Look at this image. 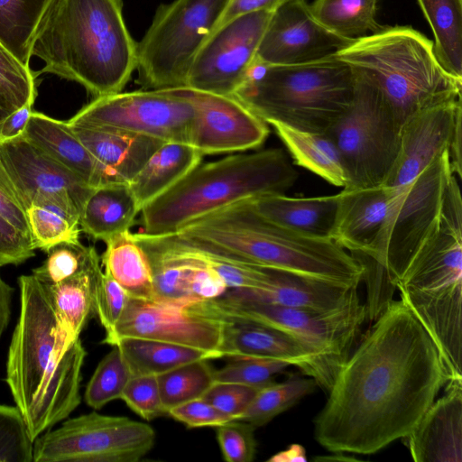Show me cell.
<instances>
[{"label":"cell","mask_w":462,"mask_h":462,"mask_svg":"<svg viewBox=\"0 0 462 462\" xmlns=\"http://www.w3.org/2000/svg\"><path fill=\"white\" fill-rule=\"evenodd\" d=\"M333 56L377 88L402 125L422 109L461 98L462 79L443 68L433 42L411 26H384Z\"/></svg>","instance_id":"obj_6"},{"label":"cell","mask_w":462,"mask_h":462,"mask_svg":"<svg viewBox=\"0 0 462 462\" xmlns=\"http://www.w3.org/2000/svg\"><path fill=\"white\" fill-rule=\"evenodd\" d=\"M180 88L195 106L189 143L203 155L258 148L268 137L267 123L235 97Z\"/></svg>","instance_id":"obj_17"},{"label":"cell","mask_w":462,"mask_h":462,"mask_svg":"<svg viewBox=\"0 0 462 462\" xmlns=\"http://www.w3.org/2000/svg\"><path fill=\"white\" fill-rule=\"evenodd\" d=\"M55 0H0V44L30 67L38 27Z\"/></svg>","instance_id":"obj_36"},{"label":"cell","mask_w":462,"mask_h":462,"mask_svg":"<svg viewBox=\"0 0 462 462\" xmlns=\"http://www.w3.org/2000/svg\"><path fill=\"white\" fill-rule=\"evenodd\" d=\"M452 175L446 150L411 183L398 188L374 257L386 268L393 283L439 230Z\"/></svg>","instance_id":"obj_12"},{"label":"cell","mask_w":462,"mask_h":462,"mask_svg":"<svg viewBox=\"0 0 462 462\" xmlns=\"http://www.w3.org/2000/svg\"><path fill=\"white\" fill-rule=\"evenodd\" d=\"M356 73L329 56L294 65L255 66L233 97L267 124L326 134L346 112Z\"/></svg>","instance_id":"obj_7"},{"label":"cell","mask_w":462,"mask_h":462,"mask_svg":"<svg viewBox=\"0 0 462 462\" xmlns=\"http://www.w3.org/2000/svg\"><path fill=\"white\" fill-rule=\"evenodd\" d=\"M194 116L193 102L178 88L119 92L95 97L68 123L118 128L162 142L189 143Z\"/></svg>","instance_id":"obj_14"},{"label":"cell","mask_w":462,"mask_h":462,"mask_svg":"<svg viewBox=\"0 0 462 462\" xmlns=\"http://www.w3.org/2000/svg\"><path fill=\"white\" fill-rule=\"evenodd\" d=\"M335 453H336V455H332V456L316 457H314V460H317V461L318 460H321V461H325V460H328V461L356 460L354 457H346L341 452H335Z\"/></svg>","instance_id":"obj_58"},{"label":"cell","mask_w":462,"mask_h":462,"mask_svg":"<svg viewBox=\"0 0 462 462\" xmlns=\"http://www.w3.org/2000/svg\"><path fill=\"white\" fill-rule=\"evenodd\" d=\"M273 13L245 14L213 32L197 52L185 88L233 96L255 67L257 50Z\"/></svg>","instance_id":"obj_15"},{"label":"cell","mask_w":462,"mask_h":462,"mask_svg":"<svg viewBox=\"0 0 462 462\" xmlns=\"http://www.w3.org/2000/svg\"><path fill=\"white\" fill-rule=\"evenodd\" d=\"M198 312L226 321L254 322L283 331L316 356L328 393L352 353L366 321L365 305L357 300L330 311H313L226 297L191 304Z\"/></svg>","instance_id":"obj_9"},{"label":"cell","mask_w":462,"mask_h":462,"mask_svg":"<svg viewBox=\"0 0 462 462\" xmlns=\"http://www.w3.org/2000/svg\"><path fill=\"white\" fill-rule=\"evenodd\" d=\"M0 97L13 111L37 97L36 78L0 44Z\"/></svg>","instance_id":"obj_42"},{"label":"cell","mask_w":462,"mask_h":462,"mask_svg":"<svg viewBox=\"0 0 462 462\" xmlns=\"http://www.w3.org/2000/svg\"><path fill=\"white\" fill-rule=\"evenodd\" d=\"M226 320L194 310L190 305L130 298L114 330L103 343L113 346L138 337L211 352L222 357Z\"/></svg>","instance_id":"obj_16"},{"label":"cell","mask_w":462,"mask_h":462,"mask_svg":"<svg viewBox=\"0 0 462 462\" xmlns=\"http://www.w3.org/2000/svg\"><path fill=\"white\" fill-rule=\"evenodd\" d=\"M20 312L6 363V383L34 441L80 403L87 352L78 338L61 359L55 348L56 318L32 274L18 278Z\"/></svg>","instance_id":"obj_3"},{"label":"cell","mask_w":462,"mask_h":462,"mask_svg":"<svg viewBox=\"0 0 462 462\" xmlns=\"http://www.w3.org/2000/svg\"><path fill=\"white\" fill-rule=\"evenodd\" d=\"M101 270L100 256L96 251L88 263L72 276L51 285L40 283L55 314L54 337L59 359L79 338L94 312L95 284Z\"/></svg>","instance_id":"obj_26"},{"label":"cell","mask_w":462,"mask_h":462,"mask_svg":"<svg viewBox=\"0 0 462 462\" xmlns=\"http://www.w3.org/2000/svg\"><path fill=\"white\" fill-rule=\"evenodd\" d=\"M13 112L7 103L0 97V124Z\"/></svg>","instance_id":"obj_59"},{"label":"cell","mask_w":462,"mask_h":462,"mask_svg":"<svg viewBox=\"0 0 462 462\" xmlns=\"http://www.w3.org/2000/svg\"><path fill=\"white\" fill-rule=\"evenodd\" d=\"M259 389L235 383L215 382L201 398L233 420H238Z\"/></svg>","instance_id":"obj_49"},{"label":"cell","mask_w":462,"mask_h":462,"mask_svg":"<svg viewBox=\"0 0 462 462\" xmlns=\"http://www.w3.org/2000/svg\"><path fill=\"white\" fill-rule=\"evenodd\" d=\"M70 126L94 157L125 183H129L152 153L165 143L118 128Z\"/></svg>","instance_id":"obj_28"},{"label":"cell","mask_w":462,"mask_h":462,"mask_svg":"<svg viewBox=\"0 0 462 462\" xmlns=\"http://www.w3.org/2000/svg\"><path fill=\"white\" fill-rule=\"evenodd\" d=\"M172 235L266 269L348 285L363 282L362 263L336 242L272 223L245 200L192 221Z\"/></svg>","instance_id":"obj_4"},{"label":"cell","mask_w":462,"mask_h":462,"mask_svg":"<svg viewBox=\"0 0 462 462\" xmlns=\"http://www.w3.org/2000/svg\"><path fill=\"white\" fill-rule=\"evenodd\" d=\"M203 156L189 143H163L128 183L140 210L199 165Z\"/></svg>","instance_id":"obj_30"},{"label":"cell","mask_w":462,"mask_h":462,"mask_svg":"<svg viewBox=\"0 0 462 462\" xmlns=\"http://www.w3.org/2000/svg\"><path fill=\"white\" fill-rule=\"evenodd\" d=\"M106 244L100 256L104 272L131 298L153 300L154 283L149 258L131 231L117 235Z\"/></svg>","instance_id":"obj_31"},{"label":"cell","mask_w":462,"mask_h":462,"mask_svg":"<svg viewBox=\"0 0 462 462\" xmlns=\"http://www.w3.org/2000/svg\"><path fill=\"white\" fill-rule=\"evenodd\" d=\"M23 135L93 189L121 182L88 150L68 121L32 111Z\"/></svg>","instance_id":"obj_25"},{"label":"cell","mask_w":462,"mask_h":462,"mask_svg":"<svg viewBox=\"0 0 462 462\" xmlns=\"http://www.w3.org/2000/svg\"><path fill=\"white\" fill-rule=\"evenodd\" d=\"M227 0H174L161 5L137 43V81L147 89L186 86L191 63Z\"/></svg>","instance_id":"obj_11"},{"label":"cell","mask_w":462,"mask_h":462,"mask_svg":"<svg viewBox=\"0 0 462 462\" xmlns=\"http://www.w3.org/2000/svg\"><path fill=\"white\" fill-rule=\"evenodd\" d=\"M355 40L334 34L312 15L305 0L273 11L257 50L255 66L294 65L332 56Z\"/></svg>","instance_id":"obj_18"},{"label":"cell","mask_w":462,"mask_h":462,"mask_svg":"<svg viewBox=\"0 0 462 462\" xmlns=\"http://www.w3.org/2000/svg\"><path fill=\"white\" fill-rule=\"evenodd\" d=\"M0 216L7 222L30 236V228L14 185L0 157ZM32 239V238H31Z\"/></svg>","instance_id":"obj_52"},{"label":"cell","mask_w":462,"mask_h":462,"mask_svg":"<svg viewBox=\"0 0 462 462\" xmlns=\"http://www.w3.org/2000/svg\"><path fill=\"white\" fill-rule=\"evenodd\" d=\"M147 423L92 411L67 420L33 441L34 462H137L155 444Z\"/></svg>","instance_id":"obj_13"},{"label":"cell","mask_w":462,"mask_h":462,"mask_svg":"<svg viewBox=\"0 0 462 462\" xmlns=\"http://www.w3.org/2000/svg\"><path fill=\"white\" fill-rule=\"evenodd\" d=\"M316 386V382L310 377L294 376L281 383L272 382L258 390L238 420L254 428L263 426L311 393Z\"/></svg>","instance_id":"obj_38"},{"label":"cell","mask_w":462,"mask_h":462,"mask_svg":"<svg viewBox=\"0 0 462 462\" xmlns=\"http://www.w3.org/2000/svg\"><path fill=\"white\" fill-rule=\"evenodd\" d=\"M97 365L85 391L86 403L99 410L116 399H120L123 390L132 377L131 372L115 345Z\"/></svg>","instance_id":"obj_40"},{"label":"cell","mask_w":462,"mask_h":462,"mask_svg":"<svg viewBox=\"0 0 462 462\" xmlns=\"http://www.w3.org/2000/svg\"><path fill=\"white\" fill-rule=\"evenodd\" d=\"M140 211L128 183L104 185L94 189L86 200L79 216L80 229L106 243L130 231Z\"/></svg>","instance_id":"obj_29"},{"label":"cell","mask_w":462,"mask_h":462,"mask_svg":"<svg viewBox=\"0 0 462 462\" xmlns=\"http://www.w3.org/2000/svg\"><path fill=\"white\" fill-rule=\"evenodd\" d=\"M364 266L363 281L366 284V318L374 322L393 300L396 290L386 268L373 257L364 254H351Z\"/></svg>","instance_id":"obj_45"},{"label":"cell","mask_w":462,"mask_h":462,"mask_svg":"<svg viewBox=\"0 0 462 462\" xmlns=\"http://www.w3.org/2000/svg\"><path fill=\"white\" fill-rule=\"evenodd\" d=\"M168 415L188 428L218 427L233 419L202 398L171 409Z\"/></svg>","instance_id":"obj_50"},{"label":"cell","mask_w":462,"mask_h":462,"mask_svg":"<svg viewBox=\"0 0 462 462\" xmlns=\"http://www.w3.org/2000/svg\"><path fill=\"white\" fill-rule=\"evenodd\" d=\"M96 251L80 242L58 244L46 252V259L32 274L43 286L57 283L79 272Z\"/></svg>","instance_id":"obj_41"},{"label":"cell","mask_w":462,"mask_h":462,"mask_svg":"<svg viewBox=\"0 0 462 462\" xmlns=\"http://www.w3.org/2000/svg\"><path fill=\"white\" fill-rule=\"evenodd\" d=\"M434 36L443 68L462 79V0H417Z\"/></svg>","instance_id":"obj_35"},{"label":"cell","mask_w":462,"mask_h":462,"mask_svg":"<svg viewBox=\"0 0 462 462\" xmlns=\"http://www.w3.org/2000/svg\"><path fill=\"white\" fill-rule=\"evenodd\" d=\"M217 439L227 462H251L256 452L255 428L248 422L233 420L217 427Z\"/></svg>","instance_id":"obj_48"},{"label":"cell","mask_w":462,"mask_h":462,"mask_svg":"<svg viewBox=\"0 0 462 462\" xmlns=\"http://www.w3.org/2000/svg\"><path fill=\"white\" fill-rule=\"evenodd\" d=\"M356 73L353 99L326 134L339 152L344 189L374 188L383 185L394 164L402 124L377 88Z\"/></svg>","instance_id":"obj_10"},{"label":"cell","mask_w":462,"mask_h":462,"mask_svg":"<svg viewBox=\"0 0 462 462\" xmlns=\"http://www.w3.org/2000/svg\"><path fill=\"white\" fill-rule=\"evenodd\" d=\"M12 293V287L3 280L0 274V338L10 320Z\"/></svg>","instance_id":"obj_56"},{"label":"cell","mask_w":462,"mask_h":462,"mask_svg":"<svg viewBox=\"0 0 462 462\" xmlns=\"http://www.w3.org/2000/svg\"><path fill=\"white\" fill-rule=\"evenodd\" d=\"M35 100H31L22 107L11 113L0 124V142H5L21 136L32 113Z\"/></svg>","instance_id":"obj_54"},{"label":"cell","mask_w":462,"mask_h":462,"mask_svg":"<svg viewBox=\"0 0 462 462\" xmlns=\"http://www.w3.org/2000/svg\"><path fill=\"white\" fill-rule=\"evenodd\" d=\"M378 0H314L313 17L334 34L356 40L384 26L376 21Z\"/></svg>","instance_id":"obj_37"},{"label":"cell","mask_w":462,"mask_h":462,"mask_svg":"<svg viewBox=\"0 0 462 462\" xmlns=\"http://www.w3.org/2000/svg\"><path fill=\"white\" fill-rule=\"evenodd\" d=\"M34 250L31 237L0 216V266L20 264L32 257Z\"/></svg>","instance_id":"obj_51"},{"label":"cell","mask_w":462,"mask_h":462,"mask_svg":"<svg viewBox=\"0 0 462 462\" xmlns=\"http://www.w3.org/2000/svg\"><path fill=\"white\" fill-rule=\"evenodd\" d=\"M398 188L343 189L332 240L350 254L374 257L380 233Z\"/></svg>","instance_id":"obj_22"},{"label":"cell","mask_w":462,"mask_h":462,"mask_svg":"<svg viewBox=\"0 0 462 462\" xmlns=\"http://www.w3.org/2000/svg\"><path fill=\"white\" fill-rule=\"evenodd\" d=\"M215 370L208 359L196 360L157 375L165 411L201 398L215 383Z\"/></svg>","instance_id":"obj_39"},{"label":"cell","mask_w":462,"mask_h":462,"mask_svg":"<svg viewBox=\"0 0 462 462\" xmlns=\"http://www.w3.org/2000/svg\"><path fill=\"white\" fill-rule=\"evenodd\" d=\"M115 345L119 348L132 376L159 375L196 360L219 358L211 352L145 338L125 337Z\"/></svg>","instance_id":"obj_34"},{"label":"cell","mask_w":462,"mask_h":462,"mask_svg":"<svg viewBox=\"0 0 462 462\" xmlns=\"http://www.w3.org/2000/svg\"><path fill=\"white\" fill-rule=\"evenodd\" d=\"M269 462H306V450L300 444H291L287 448L273 455Z\"/></svg>","instance_id":"obj_57"},{"label":"cell","mask_w":462,"mask_h":462,"mask_svg":"<svg viewBox=\"0 0 462 462\" xmlns=\"http://www.w3.org/2000/svg\"><path fill=\"white\" fill-rule=\"evenodd\" d=\"M403 439L415 462L462 461V380L449 381Z\"/></svg>","instance_id":"obj_21"},{"label":"cell","mask_w":462,"mask_h":462,"mask_svg":"<svg viewBox=\"0 0 462 462\" xmlns=\"http://www.w3.org/2000/svg\"><path fill=\"white\" fill-rule=\"evenodd\" d=\"M257 215L300 235L332 240L338 194L292 198L269 193L245 200Z\"/></svg>","instance_id":"obj_27"},{"label":"cell","mask_w":462,"mask_h":462,"mask_svg":"<svg viewBox=\"0 0 462 462\" xmlns=\"http://www.w3.org/2000/svg\"><path fill=\"white\" fill-rule=\"evenodd\" d=\"M0 157L24 210L42 199L60 196L80 213L94 189L23 134L0 142Z\"/></svg>","instance_id":"obj_19"},{"label":"cell","mask_w":462,"mask_h":462,"mask_svg":"<svg viewBox=\"0 0 462 462\" xmlns=\"http://www.w3.org/2000/svg\"><path fill=\"white\" fill-rule=\"evenodd\" d=\"M271 125L288 149L295 163L337 187L346 185L339 152L326 134L300 131L281 123Z\"/></svg>","instance_id":"obj_32"},{"label":"cell","mask_w":462,"mask_h":462,"mask_svg":"<svg viewBox=\"0 0 462 462\" xmlns=\"http://www.w3.org/2000/svg\"><path fill=\"white\" fill-rule=\"evenodd\" d=\"M462 109L457 113L454 131L448 145L449 163L452 173L457 178L462 175L461 135H462Z\"/></svg>","instance_id":"obj_55"},{"label":"cell","mask_w":462,"mask_h":462,"mask_svg":"<svg viewBox=\"0 0 462 462\" xmlns=\"http://www.w3.org/2000/svg\"><path fill=\"white\" fill-rule=\"evenodd\" d=\"M288 1L290 0H227L211 33L237 16L257 11L273 12Z\"/></svg>","instance_id":"obj_53"},{"label":"cell","mask_w":462,"mask_h":462,"mask_svg":"<svg viewBox=\"0 0 462 462\" xmlns=\"http://www.w3.org/2000/svg\"><path fill=\"white\" fill-rule=\"evenodd\" d=\"M129 294L107 273L101 270L96 280L94 312L109 335L121 319L130 300Z\"/></svg>","instance_id":"obj_46"},{"label":"cell","mask_w":462,"mask_h":462,"mask_svg":"<svg viewBox=\"0 0 462 462\" xmlns=\"http://www.w3.org/2000/svg\"><path fill=\"white\" fill-rule=\"evenodd\" d=\"M448 382L430 335L393 300L337 374L313 420L315 439L333 453H376L407 436Z\"/></svg>","instance_id":"obj_1"},{"label":"cell","mask_w":462,"mask_h":462,"mask_svg":"<svg viewBox=\"0 0 462 462\" xmlns=\"http://www.w3.org/2000/svg\"><path fill=\"white\" fill-rule=\"evenodd\" d=\"M290 366L288 363L273 359L237 358L219 370L214 379L218 383H235L262 388L273 377Z\"/></svg>","instance_id":"obj_44"},{"label":"cell","mask_w":462,"mask_h":462,"mask_svg":"<svg viewBox=\"0 0 462 462\" xmlns=\"http://www.w3.org/2000/svg\"><path fill=\"white\" fill-rule=\"evenodd\" d=\"M25 214L35 249L46 253L60 243L80 242V213L71 199L60 196L47 197L33 203Z\"/></svg>","instance_id":"obj_33"},{"label":"cell","mask_w":462,"mask_h":462,"mask_svg":"<svg viewBox=\"0 0 462 462\" xmlns=\"http://www.w3.org/2000/svg\"><path fill=\"white\" fill-rule=\"evenodd\" d=\"M33 441L16 406L0 404V462H32Z\"/></svg>","instance_id":"obj_43"},{"label":"cell","mask_w":462,"mask_h":462,"mask_svg":"<svg viewBox=\"0 0 462 462\" xmlns=\"http://www.w3.org/2000/svg\"><path fill=\"white\" fill-rule=\"evenodd\" d=\"M393 284L435 343L448 381L462 380V224L441 217Z\"/></svg>","instance_id":"obj_8"},{"label":"cell","mask_w":462,"mask_h":462,"mask_svg":"<svg viewBox=\"0 0 462 462\" xmlns=\"http://www.w3.org/2000/svg\"><path fill=\"white\" fill-rule=\"evenodd\" d=\"M31 56L44 61L35 78L53 74L98 97L124 89L136 69L137 43L125 23L122 0H55Z\"/></svg>","instance_id":"obj_2"},{"label":"cell","mask_w":462,"mask_h":462,"mask_svg":"<svg viewBox=\"0 0 462 462\" xmlns=\"http://www.w3.org/2000/svg\"><path fill=\"white\" fill-rule=\"evenodd\" d=\"M120 399L146 420L167 415L162 402L157 375L132 376Z\"/></svg>","instance_id":"obj_47"},{"label":"cell","mask_w":462,"mask_h":462,"mask_svg":"<svg viewBox=\"0 0 462 462\" xmlns=\"http://www.w3.org/2000/svg\"><path fill=\"white\" fill-rule=\"evenodd\" d=\"M461 98L422 109L402 125L400 148L383 186L411 183L440 153L448 149Z\"/></svg>","instance_id":"obj_20"},{"label":"cell","mask_w":462,"mask_h":462,"mask_svg":"<svg viewBox=\"0 0 462 462\" xmlns=\"http://www.w3.org/2000/svg\"><path fill=\"white\" fill-rule=\"evenodd\" d=\"M297 176L284 152L278 148L199 163L142 208L139 232L151 236L172 235L234 203L283 193Z\"/></svg>","instance_id":"obj_5"},{"label":"cell","mask_w":462,"mask_h":462,"mask_svg":"<svg viewBox=\"0 0 462 462\" xmlns=\"http://www.w3.org/2000/svg\"><path fill=\"white\" fill-rule=\"evenodd\" d=\"M222 356L237 358L273 359L296 366L324 390L321 367L314 354L291 335L268 326L226 321Z\"/></svg>","instance_id":"obj_23"},{"label":"cell","mask_w":462,"mask_h":462,"mask_svg":"<svg viewBox=\"0 0 462 462\" xmlns=\"http://www.w3.org/2000/svg\"><path fill=\"white\" fill-rule=\"evenodd\" d=\"M357 288L275 270L273 282L268 287L228 289L223 295L292 309L330 311L360 300Z\"/></svg>","instance_id":"obj_24"}]
</instances>
